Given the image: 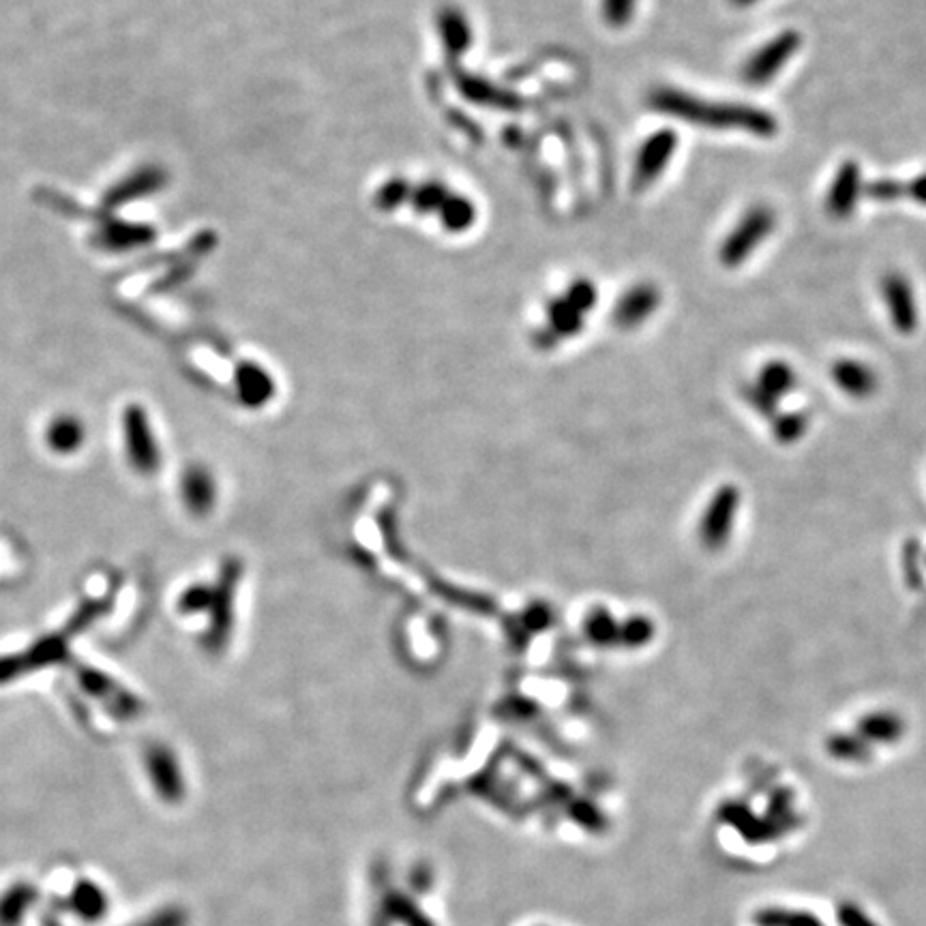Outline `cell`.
Returning <instances> with one entry per match:
<instances>
[{
  "mask_svg": "<svg viewBox=\"0 0 926 926\" xmlns=\"http://www.w3.org/2000/svg\"><path fill=\"white\" fill-rule=\"evenodd\" d=\"M594 302H596V288L587 280H579L575 284H571V288L567 289L560 298L551 300L547 311L549 313L547 331L560 337L575 335L578 331H581L583 316L594 307Z\"/></svg>",
  "mask_w": 926,
  "mask_h": 926,
  "instance_id": "obj_5",
  "label": "cell"
},
{
  "mask_svg": "<svg viewBox=\"0 0 926 926\" xmlns=\"http://www.w3.org/2000/svg\"><path fill=\"white\" fill-rule=\"evenodd\" d=\"M863 193H865V185H863L860 166L856 162H845L843 166H839L836 176L830 185L826 209L832 217L845 219L856 211Z\"/></svg>",
  "mask_w": 926,
  "mask_h": 926,
  "instance_id": "obj_8",
  "label": "cell"
},
{
  "mask_svg": "<svg viewBox=\"0 0 926 926\" xmlns=\"http://www.w3.org/2000/svg\"><path fill=\"white\" fill-rule=\"evenodd\" d=\"M82 438H84V429L73 418L57 420L48 429V444H50V449H55L58 453L75 451L80 447Z\"/></svg>",
  "mask_w": 926,
  "mask_h": 926,
  "instance_id": "obj_20",
  "label": "cell"
},
{
  "mask_svg": "<svg viewBox=\"0 0 926 926\" xmlns=\"http://www.w3.org/2000/svg\"><path fill=\"white\" fill-rule=\"evenodd\" d=\"M759 389H763L768 395H772L774 400H783L790 393L796 391L798 387V373L794 371V367L785 360H770L761 367L757 382Z\"/></svg>",
  "mask_w": 926,
  "mask_h": 926,
  "instance_id": "obj_13",
  "label": "cell"
},
{
  "mask_svg": "<svg viewBox=\"0 0 926 926\" xmlns=\"http://www.w3.org/2000/svg\"><path fill=\"white\" fill-rule=\"evenodd\" d=\"M637 0H603V20L612 28H625L636 15Z\"/></svg>",
  "mask_w": 926,
  "mask_h": 926,
  "instance_id": "obj_22",
  "label": "cell"
},
{
  "mask_svg": "<svg viewBox=\"0 0 926 926\" xmlns=\"http://www.w3.org/2000/svg\"><path fill=\"white\" fill-rule=\"evenodd\" d=\"M881 296L892 327L901 335H912L918 327V305L912 284L901 273H888L881 280Z\"/></svg>",
  "mask_w": 926,
  "mask_h": 926,
  "instance_id": "obj_7",
  "label": "cell"
},
{
  "mask_svg": "<svg viewBox=\"0 0 926 926\" xmlns=\"http://www.w3.org/2000/svg\"><path fill=\"white\" fill-rule=\"evenodd\" d=\"M776 226V213L765 206L757 204L749 209L743 219L736 224V228L727 234L725 242L721 245L719 260L727 269H736L747 262L752 251L765 240V236L774 230Z\"/></svg>",
  "mask_w": 926,
  "mask_h": 926,
  "instance_id": "obj_2",
  "label": "cell"
},
{
  "mask_svg": "<svg viewBox=\"0 0 926 926\" xmlns=\"http://www.w3.org/2000/svg\"><path fill=\"white\" fill-rule=\"evenodd\" d=\"M658 302L661 292L654 284H637L616 302L614 322L620 329H637L658 309Z\"/></svg>",
  "mask_w": 926,
  "mask_h": 926,
  "instance_id": "obj_9",
  "label": "cell"
},
{
  "mask_svg": "<svg viewBox=\"0 0 926 926\" xmlns=\"http://www.w3.org/2000/svg\"><path fill=\"white\" fill-rule=\"evenodd\" d=\"M905 729L907 725L903 716L890 710L868 712L856 725V734L863 736L868 745H897L905 736Z\"/></svg>",
  "mask_w": 926,
  "mask_h": 926,
  "instance_id": "obj_11",
  "label": "cell"
},
{
  "mask_svg": "<svg viewBox=\"0 0 926 926\" xmlns=\"http://www.w3.org/2000/svg\"><path fill=\"white\" fill-rule=\"evenodd\" d=\"M438 217H440V224H442L444 230L460 234V232L470 230L474 226L476 209L467 198L451 193Z\"/></svg>",
  "mask_w": 926,
  "mask_h": 926,
  "instance_id": "obj_16",
  "label": "cell"
},
{
  "mask_svg": "<svg viewBox=\"0 0 926 926\" xmlns=\"http://www.w3.org/2000/svg\"><path fill=\"white\" fill-rule=\"evenodd\" d=\"M865 193L875 202L888 204V202H897L899 198L905 195V185L894 180V178H877V180L865 185Z\"/></svg>",
  "mask_w": 926,
  "mask_h": 926,
  "instance_id": "obj_24",
  "label": "cell"
},
{
  "mask_svg": "<svg viewBox=\"0 0 926 926\" xmlns=\"http://www.w3.org/2000/svg\"><path fill=\"white\" fill-rule=\"evenodd\" d=\"M412 185L404 178H391L389 182H384L378 193H376V206L380 211H393L400 209L402 204H407V195H409Z\"/></svg>",
  "mask_w": 926,
  "mask_h": 926,
  "instance_id": "obj_21",
  "label": "cell"
},
{
  "mask_svg": "<svg viewBox=\"0 0 926 926\" xmlns=\"http://www.w3.org/2000/svg\"><path fill=\"white\" fill-rule=\"evenodd\" d=\"M757 0H732L734 7H751Z\"/></svg>",
  "mask_w": 926,
  "mask_h": 926,
  "instance_id": "obj_26",
  "label": "cell"
},
{
  "mask_svg": "<svg viewBox=\"0 0 926 926\" xmlns=\"http://www.w3.org/2000/svg\"><path fill=\"white\" fill-rule=\"evenodd\" d=\"M743 397H745V402L751 405L752 409L759 414V416H763V418H768V420H772L776 414H779V400H774L772 395H768L763 389H759L755 382L751 384H745L743 387Z\"/></svg>",
  "mask_w": 926,
  "mask_h": 926,
  "instance_id": "obj_23",
  "label": "cell"
},
{
  "mask_svg": "<svg viewBox=\"0 0 926 926\" xmlns=\"http://www.w3.org/2000/svg\"><path fill=\"white\" fill-rule=\"evenodd\" d=\"M648 106L658 115L672 116L705 129H736L759 138H772L779 131L776 118L761 108L747 104L705 102L672 86L654 88L648 95Z\"/></svg>",
  "mask_w": 926,
  "mask_h": 926,
  "instance_id": "obj_1",
  "label": "cell"
},
{
  "mask_svg": "<svg viewBox=\"0 0 926 926\" xmlns=\"http://www.w3.org/2000/svg\"><path fill=\"white\" fill-rule=\"evenodd\" d=\"M809 431V414L779 412L772 418V436L779 444H796Z\"/></svg>",
  "mask_w": 926,
  "mask_h": 926,
  "instance_id": "obj_19",
  "label": "cell"
},
{
  "mask_svg": "<svg viewBox=\"0 0 926 926\" xmlns=\"http://www.w3.org/2000/svg\"><path fill=\"white\" fill-rule=\"evenodd\" d=\"M803 37L798 31H783L772 41L761 46L743 67V80L749 86H763L779 75V71L798 52Z\"/></svg>",
  "mask_w": 926,
  "mask_h": 926,
  "instance_id": "obj_4",
  "label": "cell"
},
{
  "mask_svg": "<svg viewBox=\"0 0 926 926\" xmlns=\"http://www.w3.org/2000/svg\"><path fill=\"white\" fill-rule=\"evenodd\" d=\"M740 504L743 496L738 487L723 485L714 491L699 521V538L710 551H719L729 543Z\"/></svg>",
  "mask_w": 926,
  "mask_h": 926,
  "instance_id": "obj_3",
  "label": "cell"
},
{
  "mask_svg": "<svg viewBox=\"0 0 926 926\" xmlns=\"http://www.w3.org/2000/svg\"><path fill=\"white\" fill-rule=\"evenodd\" d=\"M905 195H910L914 202L926 206V173L916 176L910 185H905Z\"/></svg>",
  "mask_w": 926,
  "mask_h": 926,
  "instance_id": "obj_25",
  "label": "cell"
},
{
  "mask_svg": "<svg viewBox=\"0 0 926 926\" xmlns=\"http://www.w3.org/2000/svg\"><path fill=\"white\" fill-rule=\"evenodd\" d=\"M826 749L834 759L845 763H865L870 759V745L858 734H832Z\"/></svg>",
  "mask_w": 926,
  "mask_h": 926,
  "instance_id": "obj_17",
  "label": "cell"
},
{
  "mask_svg": "<svg viewBox=\"0 0 926 926\" xmlns=\"http://www.w3.org/2000/svg\"><path fill=\"white\" fill-rule=\"evenodd\" d=\"M832 380L852 400H868L879 387L877 373L868 367L867 363H860L854 358L836 360L832 365Z\"/></svg>",
  "mask_w": 926,
  "mask_h": 926,
  "instance_id": "obj_10",
  "label": "cell"
},
{
  "mask_svg": "<svg viewBox=\"0 0 926 926\" xmlns=\"http://www.w3.org/2000/svg\"><path fill=\"white\" fill-rule=\"evenodd\" d=\"M182 498L193 511H204L213 502V483L204 470H191L182 478Z\"/></svg>",
  "mask_w": 926,
  "mask_h": 926,
  "instance_id": "obj_18",
  "label": "cell"
},
{
  "mask_svg": "<svg viewBox=\"0 0 926 926\" xmlns=\"http://www.w3.org/2000/svg\"><path fill=\"white\" fill-rule=\"evenodd\" d=\"M129 429H127V442H129V455H131V462L133 465L138 467V470H142V472H153V470H157V465H159V458H157V449L153 447V440H151V431H149V427H146V423H144V418H142V414H131L129 416V425H127Z\"/></svg>",
  "mask_w": 926,
  "mask_h": 926,
  "instance_id": "obj_12",
  "label": "cell"
},
{
  "mask_svg": "<svg viewBox=\"0 0 926 926\" xmlns=\"http://www.w3.org/2000/svg\"><path fill=\"white\" fill-rule=\"evenodd\" d=\"M451 193L453 191L447 185L431 180V182H423V185L412 187L409 195H407V204L420 215H429V213L440 215V211H442V206H444V202L449 200Z\"/></svg>",
  "mask_w": 926,
  "mask_h": 926,
  "instance_id": "obj_15",
  "label": "cell"
},
{
  "mask_svg": "<svg viewBox=\"0 0 926 926\" xmlns=\"http://www.w3.org/2000/svg\"><path fill=\"white\" fill-rule=\"evenodd\" d=\"M440 37L451 55H463L472 41V28L460 9L447 7L438 15Z\"/></svg>",
  "mask_w": 926,
  "mask_h": 926,
  "instance_id": "obj_14",
  "label": "cell"
},
{
  "mask_svg": "<svg viewBox=\"0 0 926 926\" xmlns=\"http://www.w3.org/2000/svg\"><path fill=\"white\" fill-rule=\"evenodd\" d=\"M676 146H678V133L674 129H661L641 144L637 155L636 173H633V187L637 191H643L645 187L658 180V176L669 166L676 153Z\"/></svg>",
  "mask_w": 926,
  "mask_h": 926,
  "instance_id": "obj_6",
  "label": "cell"
}]
</instances>
